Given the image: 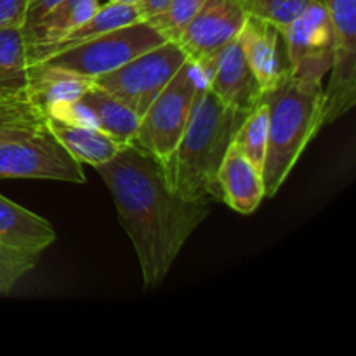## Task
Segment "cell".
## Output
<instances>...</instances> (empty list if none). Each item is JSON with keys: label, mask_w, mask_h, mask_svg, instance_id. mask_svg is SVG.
Segmentation results:
<instances>
[{"label": "cell", "mask_w": 356, "mask_h": 356, "mask_svg": "<svg viewBox=\"0 0 356 356\" xmlns=\"http://www.w3.org/2000/svg\"><path fill=\"white\" fill-rule=\"evenodd\" d=\"M26 44L21 28H0V103L28 97Z\"/></svg>", "instance_id": "obj_20"}, {"label": "cell", "mask_w": 356, "mask_h": 356, "mask_svg": "<svg viewBox=\"0 0 356 356\" xmlns=\"http://www.w3.org/2000/svg\"><path fill=\"white\" fill-rule=\"evenodd\" d=\"M240 2L249 16L259 17L282 31L316 0H240Z\"/></svg>", "instance_id": "obj_23"}, {"label": "cell", "mask_w": 356, "mask_h": 356, "mask_svg": "<svg viewBox=\"0 0 356 356\" xmlns=\"http://www.w3.org/2000/svg\"><path fill=\"white\" fill-rule=\"evenodd\" d=\"M0 242L10 249L42 252L56 242V232L47 219L0 195Z\"/></svg>", "instance_id": "obj_18"}, {"label": "cell", "mask_w": 356, "mask_h": 356, "mask_svg": "<svg viewBox=\"0 0 356 356\" xmlns=\"http://www.w3.org/2000/svg\"><path fill=\"white\" fill-rule=\"evenodd\" d=\"M30 0H0V28H23Z\"/></svg>", "instance_id": "obj_26"}, {"label": "cell", "mask_w": 356, "mask_h": 356, "mask_svg": "<svg viewBox=\"0 0 356 356\" xmlns=\"http://www.w3.org/2000/svg\"><path fill=\"white\" fill-rule=\"evenodd\" d=\"M207 0H169L165 9L152 19H146L167 38L177 42L191 17L200 10Z\"/></svg>", "instance_id": "obj_24"}, {"label": "cell", "mask_w": 356, "mask_h": 356, "mask_svg": "<svg viewBox=\"0 0 356 356\" xmlns=\"http://www.w3.org/2000/svg\"><path fill=\"white\" fill-rule=\"evenodd\" d=\"M249 111L226 106L204 79L195 94L190 120L174 152L162 165L172 193L184 200H221L218 172Z\"/></svg>", "instance_id": "obj_2"}, {"label": "cell", "mask_w": 356, "mask_h": 356, "mask_svg": "<svg viewBox=\"0 0 356 356\" xmlns=\"http://www.w3.org/2000/svg\"><path fill=\"white\" fill-rule=\"evenodd\" d=\"M0 179H47L86 183L82 163L49 131L47 124L30 138L0 145Z\"/></svg>", "instance_id": "obj_7"}, {"label": "cell", "mask_w": 356, "mask_h": 356, "mask_svg": "<svg viewBox=\"0 0 356 356\" xmlns=\"http://www.w3.org/2000/svg\"><path fill=\"white\" fill-rule=\"evenodd\" d=\"M280 33L292 73L323 82L334 63V33L322 0L313 2Z\"/></svg>", "instance_id": "obj_10"}, {"label": "cell", "mask_w": 356, "mask_h": 356, "mask_svg": "<svg viewBox=\"0 0 356 356\" xmlns=\"http://www.w3.org/2000/svg\"><path fill=\"white\" fill-rule=\"evenodd\" d=\"M138 21H143L141 10H139L138 6L108 2L104 6L97 7L96 13L89 19L83 21L80 26H76L75 30L70 31L68 35L61 37L59 40L52 42V44L30 45V47H26L28 65L45 61L51 56L76 47V45L83 44V42H89L92 38L99 37V35L115 30V28L138 23Z\"/></svg>", "instance_id": "obj_14"}, {"label": "cell", "mask_w": 356, "mask_h": 356, "mask_svg": "<svg viewBox=\"0 0 356 356\" xmlns=\"http://www.w3.org/2000/svg\"><path fill=\"white\" fill-rule=\"evenodd\" d=\"M99 7L97 0H61L52 6L37 23L21 31L26 47L45 45L59 40L89 19Z\"/></svg>", "instance_id": "obj_19"}, {"label": "cell", "mask_w": 356, "mask_h": 356, "mask_svg": "<svg viewBox=\"0 0 356 356\" xmlns=\"http://www.w3.org/2000/svg\"><path fill=\"white\" fill-rule=\"evenodd\" d=\"M221 202L240 214H252L264 198L261 170H257L238 149L229 146L218 172Z\"/></svg>", "instance_id": "obj_16"}, {"label": "cell", "mask_w": 356, "mask_h": 356, "mask_svg": "<svg viewBox=\"0 0 356 356\" xmlns=\"http://www.w3.org/2000/svg\"><path fill=\"white\" fill-rule=\"evenodd\" d=\"M186 59V52L177 42L167 40L125 65L96 76L92 83L127 104L141 120Z\"/></svg>", "instance_id": "obj_5"}, {"label": "cell", "mask_w": 356, "mask_h": 356, "mask_svg": "<svg viewBox=\"0 0 356 356\" xmlns=\"http://www.w3.org/2000/svg\"><path fill=\"white\" fill-rule=\"evenodd\" d=\"M110 190L118 221L134 245L143 284L165 280L195 229L211 212L209 202L184 200L169 190L162 165L136 143L96 167Z\"/></svg>", "instance_id": "obj_1"}, {"label": "cell", "mask_w": 356, "mask_h": 356, "mask_svg": "<svg viewBox=\"0 0 356 356\" xmlns=\"http://www.w3.org/2000/svg\"><path fill=\"white\" fill-rule=\"evenodd\" d=\"M200 80L197 66L186 59L139 120L134 143L160 163L169 159L186 129Z\"/></svg>", "instance_id": "obj_4"}, {"label": "cell", "mask_w": 356, "mask_h": 356, "mask_svg": "<svg viewBox=\"0 0 356 356\" xmlns=\"http://www.w3.org/2000/svg\"><path fill=\"white\" fill-rule=\"evenodd\" d=\"M90 87H92V79L72 70L54 66L47 61L28 65V99L44 115L56 104L76 99Z\"/></svg>", "instance_id": "obj_15"}, {"label": "cell", "mask_w": 356, "mask_h": 356, "mask_svg": "<svg viewBox=\"0 0 356 356\" xmlns=\"http://www.w3.org/2000/svg\"><path fill=\"white\" fill-rule=\"evenodd\" d=\"M40 254L10 249L0 242V294H9L14 285L37 266Z\"/></svg>", "instance_id": "obj_25"}, {"label": "cell", "mask_w": 356, "mask_h": 356, "mask_svg": "<svg viewBox=\"0 0 356 356\" xmlns=\"http://www.w3.org/2000/svg\"><path fill=\"white\" fill-rule=\"evenodd\" d=\"M163 42H167V38L149 21L143 19L115 28L92 40L51 56L45 61L89 79H96Z\"/></svg>", "instance_id": "obj_6"}, {"label": "cell", "mask_w": 356, "mask_h": 356, "mask_svg": "<svg viewBox=\"0 0 356 356\" xmlns=\"http://www.w3.org/2000/svg\"><path fill=\"white\" fill-rule=\"evenodd\" d=\"M249 14L240 0H207L183 30L177 44L204 79L212 63L236 40Z\"/></svg>", "instance_id": "obj_9"}, {"label": "cell", "mask_w": 356, "mask_h": 356, "mask_svg": "<svg viewBox=\"0 0 356 356\" xmlns=\"http://www.w3.org/2000/svg\"><path fill=\"white\" fill-rule=\"evenodd\" d=\"M58 2H61V0H30V3H28V10H26V19H24V24L23 28H21V31H26L28 28L33 26V24L37 23V21L40 19L49 9H51L52 6H56Z\"/></svg>", "instance_id": "obj_27"}, {"label": "cell", "mask_w": 356, "mask_h": 356, "mask_svg": "<svg viewBox=\"0 0 356 356\" xmlns=\"http://www.w3.org/2000/svg\"><path fill=\"white\" fill-rule=\"evenodd\" d=\"M322 2L334 33V63L323 89V125H329L356 103V0Z\"/></svg>", "instance_id": "obj_8"}, {"label": "cell", "mask_w": 356, "mask_h": 356, "mask_svg": "<svg viewBox=\"0 0 356 356\" xmlns=\"http://www.w3.org/2000/svg\"><path fill=\"white\" fill-rule=\"evenodd\" d=\"M108 2H118V3H131V6H138L139 0H108Z\"/></svg>", "instance_id": "obj_29"}, {"label": "cell", "mask_w": 356, "mask_h": 356, "mask_svg": "<svg viewBox=\"0 0 356 356\" xmlns=\"http://www.w3.org/2000/svg\"><path fill=\"white\" fill-rule=\"evenodd\" d=\"M167 3H169V0H139L138 7L141 10L143 19H152L165 9Z\"/></svg>", "instance_id": "obj_28"}, {"label": "cell", "mask_w": 356, "mask_h": 356, "mask_svg": "<svg viewBox=\"0 0 356 356\" xmlns=\"http://www.w3.org/2000/svg\"><path fill=\"white\" fill-rule=\"evenodd\" d=\"M45 124L76 162L94 169L110 162L127 146L92 125L73 124L58 117H45Z\"/></svg>", "instance_id": "obj_17"}, {"label": "cell", "mask_w": 356, "mask_h": 356, "mask_svg": "<svg viewBox=\"0 0 356 356\" xmlns=\"http://www.w3.org/2000/svg\"><path fill=\"white\" fill-rule=\"evenodd\" d=\"M45 117H58L73 124L92 125L101 129L122 145L136 141L139 117L113 94L94 86L76 99L52 106Z\"/></svg>", "instance_id": "obj_11"}, {"label": "cell", "mask_w": 356, "mask_h": 356, "mask_svg": "<svg viewBox=\"0 0 356 356\" xmlns=\"http://www.w3.org/2000/svg\"><path fill=\"white\" fill-rule=\"evenodd\" d=\"M45 125V115L28 97L0 103V145L30 138Z\"/></svg>", "instance_id": "obj_21"}, {"label": "cell", "mask_w": 356, "mask_h": 356, "mask_svg": "<svg viewBox=\"0 0 356 356\" xmlns=\"http://www.w3.org/2000/svg\"><path fill=\"white\" fill-rule=\"evenodd\" d=\"M204 80L226 106L252 111L261 103L263 89L243 56L238 38L219 52Z\"/></svg>", "instance_id": "obj_12"}, {"label": "cell", "mask_w": 356, "mask_h": 356, "mask_svg": "<svg viewBox=\"0 0 356 356\" xmlns=\"http://www.w3.org/2000/svg\"><path fill=\"white\" fill-rule=\"evenodd\" d=\"M268 148L263 165L264 197H275L306 146L323 127V82L299 79L289 70L277 86L264 90Z\"/></svg>", "instance_id": "obj_3"}, {"label": "cell", "mask_w": 356, "mask_h": 356, "mask_svg": "<svg viewBox=\"0 0 356 356\" xmlns=\"http://www.w3.org/2000/svg\"><path fill=\"white\" fill-rule=\"evenodd\" d=\"M233 146L256 167L263 172L264 159H266L268 148V110L266 104L259 103L249 115L242 125L236 131ZM263 176V174H261Z\"/></svg>", "instance_id": "obj_22"}, {"label": "cell", "mask_w": 356, "mask_h": 356, "mask_svg": "<svg viewBox=\"0 0 356 356\" xmlns=\"http://www.w3.org/2000/svg\"><path fill=\"white\" fill-rule=\"evenodd\" d=\"M240 47L256 75L261 89L268 90L291 70L287 54L280 47L282 33L266 21L249 16L238 35Z\"/></svg>", "instance_id": "obj_13"}]
</instances>
